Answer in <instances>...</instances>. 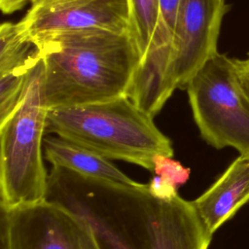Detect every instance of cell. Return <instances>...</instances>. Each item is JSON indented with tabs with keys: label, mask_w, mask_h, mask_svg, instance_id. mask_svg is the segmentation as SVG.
Wrapping results in <instances>:
<instances>
[{
	"label": "cell",
	"mask_w": 249,
	"mask_h": 249,
	"mask_svg": "<svg viewBox=\"0 0 249 249\" xmlns=\"http://www.w3.org/2000/svg\"><path fill=\"white\" fill-rule=\"evenodd\" d=\"M46 199L91 229L100 249H208L212 234L192 201L153 196L148 184L124 185L52 166Z\"/></svg>",
	"instance_id": "6da1fadb"
},
{
	"label": "cell",
	"mask_w": 249,
	"mask_h": 249,
	"mask_svg": "<svg viewBox=\"0 0 249 249\" xmlns=\"http://www.w3.org/2000/svg\"><path fill=\"white\" fill-rule=\"evenodd\" d=\"M39 43L49 110L127 96L142 60L131 30L69 31Z\"/></svg>",
	"instance_id": "7a4b0ae2"
},
{
	"label": "cell",
	"mask_w": 249,
	"mask_h": 249,
	"mask_svg": "<svg viewBox=\"0 0 249 249\" xmlns=\"http://www.w3.org/2000/svg\"><path fill=\"white\" fill-rule=\"evenodd\" d=\"M128 96L50 109L46 132L78 143L109 159L153 171L157 155L173 157L172 142Z\"/></svg>",
	"instance_id": "3957f363"
},
{
	"label": "cell",
	"mask_w": 249,
	"mask_h": 249,
	"mask_svg": "<svg viewBox=\"0 0 249 249\" xmlns=\"http://www.w3.org/2000/svg\"><path fill=\"white\" fill-rule=\"evenodd\" d=\"M41 60L27 76L19 103L0 123L1 207L10 209L47 197L49 173L43 161L47 108Z\"/></svg>",
	"instance_id": "277c9868"
},
{
	"label": "cell",
	"mask_w": 249,
	"mask_h": 249,
	"mask_svg": "<svg viewBox=\"0 0 249 249\" xmlns=\"http://www.w3.org/2000/svg\"><path fill=\"white\" fill-rule=\"evenodd\" d=\"M185 89L201 137L216 149L232 147L249 156V97L240 84L234 58L216 53Z\"/></svg>",
	"instance_id": "5b68a950"
},
{
	"label": "cell",
	"mask_w": 249,
	"mask_h": 249,
	"mask_svg": "<svg viewBox=\"0 0 249 249\" xmlns=\"http://www.w3.org/2000/svg\"><path fill=\"white\" fill-rule=\"evenodd\" d=\"M1 249H100L89 226L57 202L44 199L1 207Z\"/></svg>",
	"instance_id": "8992f818"
},
{
	"label": "cell",
	"mask_w": 249,
	"mask_h": 249,
	"mask_svg": "<svg viewBox=\"0 0 249 249\" xmlns=\"http://www.w3.org/2000/svg\"><path fill=\"white\" fill-rule=\"evenodd\" d=\"M19 23L38 42L84 29L131 30L128 0H32Z\"/></svg>",
	"instance_id": "52a82bcc"
},
{
	"label": "cell",
	"mask_w": 249,
	"mask_h": 249,
	"mask_svg": "<svg viewBox=\"0 0 249 249\" xmlns=\"http://www.w3.org/2000/svg\"><path fill=\"white\" fill-rule=\"evenodd\" d=\"M225 0H181L174 37L171 75L176 89H185L195 73L216 53Z\"/></svg>",
	"instance_id": "ba28073f"
},
{
	"label": "cell",
	"mask_w": 249,
	"mask_h": 249,
	"mask_svg": "<svg viewBox=\"0 0 249 249\" xmlns=\"http://www.w3.org/2000/svg\"><path fill=\"white\" fill-rule=\"evenodd\" d=\"M180 1L160 0L158 26L127 94L135 105L153 118L176 89L171 68L173 37Z\"/></svg>",
	"instance_id": "9c48e42d"
},
{
	"label": "cell",
	"mask_w": 249,
	"mask_h": 249,
	"mask_svg": "<svg viewBox=\"0 0 249 249\" xmlns=\"http://www.w3.org/2000/svg\"><path fill=\"white\" fill-rule=\"evenodd\" d=\"M249 201V156L237 157L225 172L193 200L207 231L213 233Z\"/></svg>",
	"instance_id": "30bf717a"
},
{
	"label": "cell",
	"mask_w": 249,
	"mask_h": 249,
	"mask_svg": "<svg viewBox=\"0 0 249 249\" xmlns=\"http://www.w3.org/2000/svg\"><path fill=\"white\" fill-rule=\"evenodd\" d=\"M43 151L52 166L64 167L83 176L109 182L124 185L139 184L121 171L109 159L60 136L44 138Z\"/></svg>",
	"instance_id": "8fae6325"
},
{
	"label": "cell",
	"mask_w": 249,
	"mask_h": 249,
	"mask_svg": "<svg viewBox=\"0 0 249 249\" xmlns=\"http://www.w3.org/2000/svg\"><path fill=\"white\" fill-rule=\"evenodd\" d=\"M42 60V45L17 23L0 26V82L25 83L31 69Z\"/></svg>",
	"instance_id": "7c38bea8"
},
{
	"label": "cell",
	"mask_w": 249,
	"mask_h": 249,
	"mask_svg": "<svg viewBox=\"0 0 249 249\" xmlns=\"http://www.w3.org/2000/svg\"><path fill=\"white\" fill-rule=\"evenodd\" d=\"M128 3L131 32L143 60L158 26L160 0H128Z\"/></svg>",
	"instance_id": "4fadbf2b"
},
{
	"label": "cell",
	"mask_w": 249,
	"mask_h": 249,
	"mask_svg": "<svg viewBox=\"0 0 249 249\" xmlns=\"http://www.w3.org/2000/svg\"><path fill=\"white\" fill-rule=\"evenodd\" d=\"M158 175L174 185L177 189L184 185L190 177V168L181 164V162L164 155H157L153 160V171Z\"/></svg>",
	"instance_id": "5bb4252c"
},
{
	"label": "cell",
	"mask_w": 249,
	"mask_h": 249,
	"mask_svg": "<svg viewBox=\"0 0 249 249\" xmlns=\"http://www.w3.org/2000/svg\"><path fill=\"white\" fill-rule=\"evenodd\" d=\"M148 189L153 196L160 199H172L179 195L177 192L178 189L174 185L158 175H154L150 180L148 183Z\"/></svg>",
	"instance_id": "9a60e30c"
},
{
	"label": "cell",
	"mask_w": 249,
	"mask_h": 249,
	"mask_svg": "<svg viewBox=\"0 0 249 249\" xmlns=\"http://www.w3.org/2000/svg\"><path fill=\"white\" fill-rule=\"evenodd\" d=\"M234 62L242 89L249 97V53L243 58H234Z\"/></svg>",
	"instance_id": "2e32d148"
},
{
	"label": "cell",
	"mask_w": 249,
	"mask_h": 249,
	"mask_svg": "<svg viewBox=\"0 0 249 249\" xmlns=\"http://www.w3.org/2000/svg\"><path fill=\"white\" fill-rule=\"evenodd\" d=\"M32 0H0V8L4 14H12Z\"/></svg>",
	"instance_id": "e0dca14e"
}]
</instances>
